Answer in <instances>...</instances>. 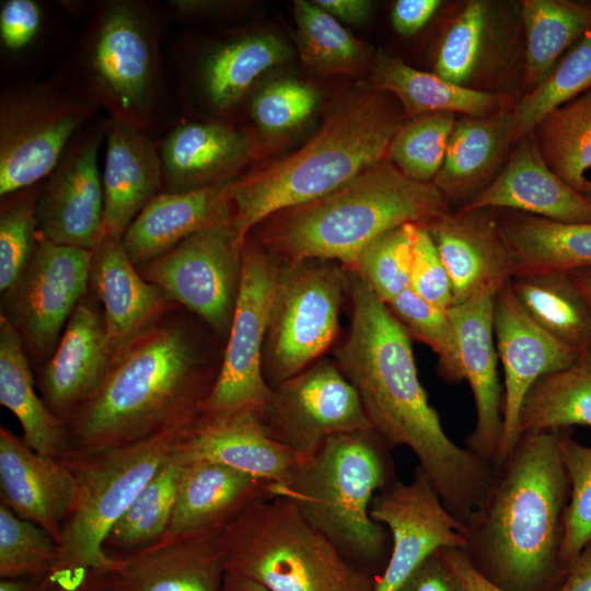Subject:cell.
<instances>
[{
	"instance_id": "obj_26",
	"label": "cell",
	"mask_w": 591,
	"mask_h": 591,
	"mask_svg": "<svg viewBox=\"0 0 591 591\" xmlns=\"http://www.w3.org/2000/svg\"><path fill=\"white\" fill-rule=\"evenodd\" d=\"M74 493V478L60 460L38 454L22 437L0 428V502L58 545Z\"/></svg>"
},
{
	"instance_id": "obj_35",
	"label": "cell",
	"mask_w": 591,
	"mask_h": 591,
	"mask_svg": "<svg viewBox=\"0 0 591 591\" xmlns=\"http://www.w3.org/2000/svg\"><path fill=\"white\" fill-rule=\"evenodd\" d=\"M0 403L16 417L23 440L35 452L61 459L71 451L65 422L35 392L21 336L3 314L0 315Z\"/></svg>"
},
{
	"instance_id": "obj_21",
	"label": "cell",
	"mask_w": 591,
	"mask_h": 591,
	"mask_svg": "<svg viewBox=\"0 0 591 591\" xmlns=\"http://www.w3.org/2000/svg\"><path fill=\"white\" fill-rule=\"evenodd\" d=\"M452 283L453 305L497 294L515 275L496 209L447 211L425 225Z\"/></svg>"
},
{
	"instance_id": "obj_45",
	"label": "cell",
	"mask_w": 591,
	"mask_h": 591,
	"mask_svg": "<svg viewBox=\"0 0 591 591\" xmlns=\"http://www.w3.org/2000/svg\"><path fill=\"white\" fill-rule=\"evenodd\" d=\"M413 227L414 223H405L376 236L347 269L366 282L385 304L409 289Z\"/></svg>"
},
{
	"instance_id": "obj_2",
	"label": "cell",
	"mask_w": 591,
	"mask_h": 591,
	"mask_svg": "<svg viewBox=\"0 0 591 591\" xmlns=\"http://www.w3.org/2000/svg\"><path fill=\"white\" fill-rule=\"evenodd\" d=\"M176 305L114 350L94 393L63 422L72 451L128 445L189 425L221 362Z\"/></svg>"
},
{
	"instance_id": "obj_8",
	"label": "cell",
	"mask_w": 591,
	"mask_h": 591,
	"mask_svg": "<svg viewBox=\"0 0 591 591\" xmlns=\"http://www.w3.org/2000/svg\"><path fill=\"white\" fill-rule=\"evenodd\" d=\"M184 429L96 452L71 450L58 459L71 472L76 493L62 525L56 563L42 582V591L109 564L111 556L104 551L107 534L174 453Z\"/></svg>"
},
{
	"instance_id": "obj_62",
	"label": "cell",
	"mask_w": 591,
	"mask_h": 591,
	"mask_svg": "<svg viewBox=\"0 0 591 591\" xmlns=\"http://www.w3.org/2000/svg\"><path fill=\"white\" fill-rule=\"evenodd\" d=\"M582 194L591 201V178L588 179Z\"/></svg>"
},
{
	"instance_id": "obj_14",
	"label": "cell",
	"mask_w": 591,
	"mask_h": 591,
	"mask_svg": "<svg viewBox=\"0 0 591 591\" xmlns=\"http://www.w3.org/2000/svg\"><path fill=\"white\" fill-rule=\"evenodd\" d=\"M278 260L247 236L242 276L216 382L200 413L260 414L270 393L263 373V348Z\"/></svg>"
},
{
	"instance_id": "obj_40",
	"label": "cell",
	"mask_w": 591,
	"mask_h": 591,
	"mask_svg": "<svg viewBox=\"0 0 591 591\" xmlns=\"http://www.w3.org/2000/svg\"><path fill=\"white\" fill-rule=\"evenodd\" d=\"M185 466L176 447L111 529L104 541L107 555L137 552L166 533Z\"/></svg>"
},
{
	"instance_id": "obj_3",
	"label": "cell",
	"mask_w": 591,
	"mask_h": 591,
	"mask_svg": "<svg viewBox=\"0 0 591 591\" xmlns=\"http://www.w3.org/2000/svg\"><path fill=\"white\" fill-rule=\"evenodd\" d=\"M563 429L520 436L494 466L486 501L467 525V549L507 591H537L560 565L570 484L559 450Z\"/></svg>"
},
{
	"instance_id": "obj_30",
	"label": "cell",
	"mask_w": 591,
	"mask_h": 591,
	"mask_svg": "<svg viewBox=\"0 0 591 591\" xmlns=\"http://www.w3.org/2000/svg\"><path fill=\"white\" fill-rule=\"evenodd\" d=\"M514 126L512 108L456 118L443 164L432 181L450 205H466L493 183L513 146Z\"/></svg>"
},
{
	"instance_id": "obj_31",
	"label": "cell",
	"mask_w": 591,
	"mask_h": 591,
	"mask_svg": "<svg viewBox=\"0 0 591 591\" xmlns=\"http://www.w3.org/2000/svg\"><path fill=\"white\" fill-rule=\"evenodd\" d=\"M90 290L103 306L114 350L178 305L140 275L125 251L123 236L104 235L93 251Z\"/></svg>"
},
{
	"instance_id": "obj_6",
	"label": "cell",
	"mask_w": 591,
	"mask_h": 591,
	"mask_svg": "<svg viewBox=\"0 0 591 591\" xmlns=\"http://www.w3.org/2000/svg\"><path fill=\"white\" fill-rule=\"evenodd\" d=\"M389 444L373 430L328 438L300 462L288 486L274 496L288 499L348 560L364 569L383 559L389 532L370 515L375 495L393 483Z\"/></svg>"
},
{
	"instance_id": "obj_60",
	"label": "cell",
	"mask_w": 591,
	"mask_h": 591,
	"mask_svg": "<svg viewBox=\"0 0 591 591\" xmlns=\"http://www.w3.org/2000/svg\"><path fill=\"white\" fill-rule=\"evenodd\" d=\"M569 275L591 310V269L573 270Z\"/></svg>"
},
{
	"instance_id": "obj_55",
	"label": "cell",
	"mask_w": 591,
	"mask_h": 591,
	"mask_svg": "<svg viewBox=\"0 0 591 591\" xmlns=\"http://www.w3.org/2000/svg\"><path fill=\"white\" fill-rule=\"evenodd\" d=\"M438 553L459 579L464 591H507L482 573L464 549L441 548Z\"/></svg>"
},
{
	"instance_id": "obj_16",
	"label": "cell",
	"mask_w": 591,
	"mask_h": 591,
	"mask_svg": "<svg viewBox=\"0 0 591 591\" xmlns=\"http://www.w3.org/2000/svg\"><path fill=\"white\" fill-rule=\"evenodd\" d=\"M93 252L38 234L33 255L3 294V314L33 355L53 354L80 300L90 289Z\"/></svg>"
},
{
	"instance_id": "obj_34",
	"label": "cell",
	"mask_w": 591,
	"mask_h": 591,
	"mask_svg": "<svg viewBox=\"0 0 591 591\" xmlns=\"http://www.w3.org/2000/svg\"><path fill=\"white\" fill-rule=\"evenodd\" d=\"M515 276L591 269V222L565 223L496 209Z\"/></svg>"
},
{
	"instance_id": "obj_24",
	"label": "cell",
	"mask_w": 591,
	"mask_h": 591,
	"mask_svg": "<svg viewBox=\"0 0 591 591\" xmlns=\"http://www.w3.org/2000/svg\"><path fill=\"white\" fill-rule=\"evenodd\" d=\"M496 296L448 309L456 334L462 379L468 383L476 407V425L467 448L493 467L503 426V389L498 378L494 332Z\"/></svg>"
},
{
	"instance_id": "obj_18",
	"label": "cell",
	"mask_w": 591,
	"mask_h": 591,
	"mask_svg": "<svg viewBox=\"0 0 591 591\" xmlns=\"http://www.w3.org/2000/svg\"><path fill=\"white\" fill-rule=\"evenodd\" d=\"M105 121L84 125L71 139L36 202L38 234L93 252L104 237V196L99 152Z\"/></svg>"
},
{
	"instance_id": "obj_47",
	"label": "cell",
	"mask_w": 591,
	"mask_h": 591,
	"mask_svg": "<svg viewBox=\"0 0 591 591\" xmlns=\"http://www.w3.org/2000/svg\"><path fill=\"white\" fill-rule=\"evenodd\" d=\"M57 542L37 524L23 520L0 502V577L42 582L57 559Z\"/></svg>"
},
{
	"instance_id": "obj_61",
	"label": "cell",
	"mask_w": 591,
	"mask_h": 591,
	"mask_svg": "<svg viewBox=\"0 0 591 591\" xmlns=\"http://www.w3.org/2000/svg\"><path fill=\"white\" fill-rule=\"evenodd\" d=\"M88 572L82 573L68 582L48 588L44 591H93L88 580Z\"/></svg>"
},
{
	"instance_id": "obj_46",
	"label": "cell",
	"mask_w": 591,
	"mask_h": 591,
	"mask_svg": "<svg viewBox=\"0 0 591 591\" xmlns=\"http://www.w3.org/2000/svg\"><path fill=\"white\" fill-rule=\"evenodd\" d=\"M410 338L429 346L438 356L439 374L447 382L462 381L456 334L448 310L439 308L410 289L386 304Z\"/></svg>"
},
{
	"instance_id": "obj_11",
	"label": "cell",
	"mask_w": 591,
	"mask_h": 591,
	"mask_svg": "<svg viewBox=\"0 0 591 591\" xmlns=\"http://www.w3.org/2000/svg\"><path fill=\"white\" fill-rule=\"evenodd\" d=\"M92 112V101L50 83L5 93L0 102L1 198L43 182Z\"/></svg>"
},
{
	"instance_id": "obj_10",
	"label": "cell",
	"mask_w": 591,
	"mask_h": 591,
	"mask_svg": "<svg viewBox=\"0 0 591 591\" xmlns=\"http://www.w3.org/2000/svg\"><path fill=\"white\" fill-rule=\"evenodd\" d=\"M83 63L92 102L144 130L159 78L152 14L135 2L105 4L90 26Z\"/></svg>"
},
{
	"instance_id": "obj_39",
	"label": "cell",
	"mask_w": 591,
	"mask_h": 591,
	"mask_svg": "<svg viewBox=\"0 0 591 591\" xmlns=\"http://www.w3.org/2000/svg\"><path fill=\"white\" fill-rule=\"evenodd\" d=\"M591 427V347L569 367L541 376L520 407L519 436Z\"/></svg>"
},
{
	"instance_id": "obj_28",
	"label": "cell",
	"mask_w": 591,
	"mask_h": 591,
	"mask_svg": "<svg viewBox=\"0 0 591 591\" xmlns=\"http://www.w3.org/2000/svg\"><path fill=\"white\" fill-rule=\"evenodd\" d=\"M159 153L164 192L178 193L236 178L251 159L252 143L224 123H184L169 132Z\"/></svg>"
},
{
	"instance_id": "obj_33",
	"label": "cell",
	"mask_w": 591,
	"mask_h": 591,
	"mask_svg": "<svg viewBox=\"0 0 591 591\" xmlns=\"http://www.w3.org/2000/svg\"><path fill=\"white\" fill-rule=\"evenodd\" d=\"M371 81L373 89L395 96L406 118L434 112L488 116L511 109L515 103L509 93L459 86L433 72L417 70L384 50L373 57Z\"/></svg>"
},
{
	"instance_id": "obj_49",
	"label": "cell",
	"mask_w": 591,
	"mask_h": 591,
	"mask_svg": "<svg viewBox=\"0 0 591 591\" xmlns=\"http://www.w3.org/2000/svg\"><path fill=\"white\" fill-rule=\"evenodd\" d=\"M42 183V182H40ZM40 183L2 198L0 209V291L16 281L35 250L36 202Z\"/></svg>"
},
{
	"instance_id": "obj_57",
	"label": "cell",
	"mask_w": 591,
	"mask_h": 591,
	"mask_svg": "<svg viewBox=\"0 0 591 591\" xmlns=\"http://www.w3.org/2000/svg\"><path fill=\"white\" fill-rule=\"evenodd\" d=\"M556 591H591V538L570 565Z\"/></svg>"
},
{
	"instance_id": "obj_23",
	"label": "cell",
	"mask_w": 591,
	"mask_h": 591,
	"mask_svg": "<svg viewBox=\"0 0 591 591\" xmlns=\"http://www.w3.org/2000/svg\"><path fill=\"white\" fill-rule=\"evenodd\" d=\"M97 303L89 291L80 300L38 379L44 403L62 421L94 393L114 354Z\"/></svg>"
},
{
	"instance_id": "obj_1",
	"label": "cell",
	"mask_w": 591,
	"mask_h": 591,
	"mask_svg": "<svg viewBox=\"0 0 591 591\" xmlns=\"http://www.w3.org/2000/svg\"><path fill=\"white\" fill-rule=\"evenodd\" d=\"M346 271L351 322L334 361L373 430L390 448L413 451L447 509L467 526L486 501L494 467L448 437L418 378L410 336L368 285Z\"/></svg>"
},
{
	"instance_id": "obj_20",
	"label": "cell",
	"mask_w": 591,
	"mask_h": 591,
	"mask_svg": "<svg viewBox=\"0 0 591 591\" xmlns=\"http://www.w3.org/2000/svg\"><path fill=\"white\" fill-rule=\"evenodd\" d=\"M494 332L505 375L503 426L496 466L509 455L520 438L519 412L528 391L541 376L572 364L581 351L538 326L519 303L511 281L496 296Z\"/></svg>"
},
{
	"instance_id": "obj_52",
	"label": "cell",
	"mask_w": 591,
	"mask_h": 591,
	"mask_svg": "<svg viewBox=\"0 0 591 591\" xmlns=\"http://www.w3.org/2000/svg\"><path fill=\"white\" fill-rule=\"evenodd\" d=\"M44 12L35 0H5L0 7V43L5 53L28 49L38 38Z\"/></svg>"
},
{
	"instance_id": "obj_29",
	"label": "cell",
	"mask_w": 591,
	"mask_h": 591,
	"mask_svg": "<svg viewBox=\"0 0 591 591\" xmlns=\"http://www.w3.org/2000/svg\"><path fill=\"white\" fill-rule=\"evenodd\" d=\"M236 178L202 188L155 195L123 235L137 266L170 251L197 231L232 218L230 190Z\"/></svg>"
},
{
	"instance_id": "obj_19",
	"label": "cell",
	"mask_w": 591,
	"mask_h": 591,
	"mask_svg": "<svg viewBox=\"0 0 591 591\" xmlns=\"http://www.w3.org/2000/svg\"><path fill=\"white\" fill-rule=\"evenodd\" d=\"M221 529L164 534L88 572L93 591H222L227 573Z\"/></svg>"
},
{
	"instance_id": "obj_42",
	"label": "cell",
	"mask_w": 591,
	"mask_h": 591,
	"mask_svg": "<svg viewBox=\"0 0 591 591\" xmlns=\"http://www.w3.org/2000/svg\"><path fill=\"white\" fill-rule=\"evenodd\" d=\"M293 15L300 58L318 74H356L371 61V49L314 1L296 0Z\"/></svg>"
},
{
	"instance_id": "obj_43",
	"label": "cell",
	"mask_w": 591,
	"mask_h": 591,
	"mask_svg": "<svg viewBox=\"0 0 591 591\" xmlns=\"http://www.w3.org/2000/svg\"><path fill=\"white\" fill-rule=\"evenodd\" d=\"M591 90V31L561 57L546 80L514 103L513 144L552 111Z\"/></svg>"
},
{
	"instance_id": "obj_51",
	"label": "cell",
	"mask_w": 591,
	"mask_h": 591,
	"mask_svg": "<svg viewBox=\"0 0 591 591\" xmlns=\"http://www.w3.org/2000/svg\"><path fill=\"white\" fill-rule=\"evenodd\" d=\"M409 289L424 300L442 308L453 305L452 283L436 244L424 224L413 227V260Z\"/></svg>"
},
{
	"instance_id": "obj_44",
	"label": "cell",
	"mask_w": 591,
	"mask_h": 591,
	"mask_svg": "<svg viewBox=\"0 0 591 591\" xmlns=\"http://www.w3.org/2000/svg\"><path fill=\"white\" fill-rule=\"evenodd\" d=\"M456 118L451 112L405 118L390 142L386 159L406 176L432 183L443 164Z\"/></svg>"
},
{
	"instance_id": "obj_59",
	"label": "cell",
	"mask_w": 591,
	"mask_h": 591,
	"mask_svg": "<svg viewBox=\"0 0 591 591\" xmlns=\"http://www.w3.org/2000/svg\"><path fill=\"white\" fill-rule=\"evenodd\" d=\"M0 591H42V580L34 578H1Z\"/></svg>"
},
{
	"instance_id": "obj_50",
	"label": "cell",
	"mask_w": 591,
	"mask_h": 591,
	"mask_svg": "<svg viewBox=\"0 0 591 591\" xmlns=\"http://www.w3.org/2000/svg\"><path fill=\"white\" fill-rule=\"evenodd\" d=\"M317 102L318 94L313 86L283 79L260 90L253 100L252 115L264 132L281 134L305 121Z\"/></svg>"
},
{
	"instance_id": "obj_38",
	"label": "cell",
	"mask_w": 591,
	"mask_h": 591,
	"mask_svg": "<svg viewBox=\"0 0 591 591\" xmlns=\"http://www.w3.org/2000/svg\"><path fill=\"white\" fill-rule=\"evenodd\" d=\"M511 288L523 310L549 335L579 351L591 347V310L569 273L519 275Z\"/></svg>"
},
{
	"instance_id": "obj_32",
	"label": "cell",
	"mask_w": 591,
	"mask_h": 591,
	"mask_svg": "<svg viewBox=\"0 0 591 591\" xmlns=\"http://www.w3.org/2000/svg\"><path fill=\"white\" fill-rule=\"evenodd\" d=\"M270 495L267 484L230 466L210 461L186 462L165 534L222 529Z\"/></svg>"
},
{
	"instance_id": "obj_56",
	"label": "cell",
	"mask_w": 591,
	"mask_h": 591,
	"mask_svg": "<svg viewBox=\"0 0 591 591\" xmlns=\"http://www.w3.org/2000/svg\"><path fill=\"white\" fill-rule=\"evenodd\" d=\"M314 2L337 21L351 25L366 23L373 11V2L368 0H315Z\"/></svg>"
},
{
	"instance_id": "obj_17",
	"label": "cell",
	"mask_w": 591,
	"mask_h": 591,
	"mask_svg": "<svg viewBox=\"0 0 591 591\" xmlns=\"http://www.w3.org/2000/svg\"><path fill=\"white\" fill-rule=\"evenodd\" d=\"M370 515L386 528L392 543L374 591H397L422 561L441 548L467 547V526L447 509L420 466L409 483L394 480L379 491Z\"/></svg>"
},
{
	"instance_id": "obj_9",
	"label": "cell",
	"mask_w": 591,
	"mask_h": 591,
	"mask_svg": "<svg viewBox=\"0 0 591 591\" xmlns=\"http://www.w3.org/2000/svg\"><path fill=\"white\" fill-rule=\"evenodd\" d=\"M345 290L347 271L337 262L278 260L263 348L270 387L317 361L332 345Z\"/></svg>"
},
{
	"instance_id": "obj_7",
	"label": "cell",
	"mask_w": 591,
	"mask_h": 591,
	"mask_svg": "<svg viewBox=\"0 0 591 591\" xmlns=\"http://www.w3.org/2000/svg\"><path fill=\"white\" fill-rule=\"evenodd\" d=\"M220 536L227 571L269 591H374L376 578L348 560L283 497L257 500Z\"/></svg>"
},
{
	"instance_id": "obj_13",
	"label": "cell",
	"mask_w": 591,
	"mask_h": 591,
	"mask_svg": "<svg viewBox=\"0 0 591 591\" xmlns=\"http://www.w3.org/2000/svg\"><path fill=\"white\" fill-rule=\"evenodd\" d=\"M243 247L231 218L197 231L137 269L174 303L227 338L241 282Z\"/></svg>"
},
{
	"instance_id": "obj_25",
	"label": "cell",
	"mask_w": 591,
	"mask_h": 591,
	"mask_svg": "<svg viewBox=\"0 0 591 591\" xmlns=\"http://www.w3.org/2000/svg\"><path fill=\"white\" fill-rule=\"evenodd\" d=\"M513 146L493 183L459 209H500L557 222H591V201L551 170L533 132Z\"/></svg>"
},
{
	"instance_id": "obj_41",
	"label": "cell",
	"mask_w": 591,
	"mask_h": 591,
	"mask_svg": "<svg viewBox=\"0 0 591 591\" xmlns=\"http://www.w3.org/2000/svg\"><path fill=\"white\" fill-rule=\"evenodd\" d=\"M532 132L551 170L583 193L591 170V90L548 113Z\"/></svg>"
},
{
	"instance_id": "obj_36",
	"label": "cell",
	"mask_w": 591,
	"mask_h": 591,
	"mask_svg": "<svg viewBox=\"0 0 591 591\" xmlns=\"http://www.w3.org/2000/svg\"><path fill=\"white\" fill-rule=\"evenodd\" d=\"M524 38L520 95L540 86L561 57L591 31V1L522 0Z\"/></svg>"
},
{
	"instance_id": "obj_22",
	"label": "cell",
	"mask_w": 591,
	"mask_h": 591,
	"mask_svg": "<svg viewBox=\"0 0 591 591\" xmlns=\"http://www.w3.org/2000/svg\"><path fill=\"white\" fill-rule=\"evenodd\" d=\"M177 451L185 462L210 461L248 474L271 495L289 485L300 463L253 410L200 413L183 430Z\"/></svg>"
},
{
	"instance_id": "obj_58",
	"label": "cell",
	"mask_w": 591,
	"mask_h": 591,
	"mask_svg": "<svg viewBox=\"0 0 591 591\" xmlns=\"http://www.w3.org/2000/svg\"><path fill=\"white\" fill-rule=\"evenodd\" d=\"M222 591H269L260 583H257L251 579L234 575L232 572L225 573Z\"/></svg>"
},
{
	"instance_id": "obj_4",
	"label": "cell",
	"mask_w": 591,
	"mask_h": 591,
	"mask_svg": "<svg viewBox=\"0 0 591 591\" xmlns=\"http://www.w3.org/2000/svg\"><path fill=\"white\" fill-rule=\"evenodd\" d=\"M405 118L394 95L372 88L337 108L302 148L236 178L230 199L240 241L270 216L320 199L385 159Z\"/></svg>"
},
{
	"instance_id": "obj_15",
	"label": "cell",
	"mask_w": 591,
	"mask_h": 591,
	"mask_svg": "<svg viewBox=\"0 0 591 591\" xmlns=\"http://www.w3.org/2000/svg\"><path fill=\"white\" fill-rule=\"evenodd\" d=\"M259 415L268 433L300 462L331 437L373 429L356 389L326 359L270 387Z\"/></svg>"
},
{
	"instance_id": "obj_53",
	"label": "cell",
	"mask_w": 591,
	"mask_h": 591,
	"mask_svg": "<svg viewBox=\"0 0 591 591\" xmlns=\"http://www.w3.org/2000/svg\"><path fill=\"white\" fill-rule=\"evenodd\" d=\"M397 591H464L439 553L422 561Z\"/></svg>"
},
{
	"instance_id": "obj_48",
	"label": "cell",
	"mask_w": 591,
	"mask_h": 591,
	"mask_svg": "<svg viewBox=\"0 0 591 591\" xmlns=\"http://www.w3.org/2000/svg\"><path fill=\"white\" fill-rule=\"evenodd\" d=\"M559 450L570 484L560 548V565L567 572L591 538V445L578 442L563 429Z\"/></svg>"
},
{
	"instance_id": "obj_54",
	"label": "cell",
	"mask_w": 591,
	"mask_h": 591,
	"mask_svg": "<svg viewBox=\"0 0 591 591\" xmlns=\"http://www.w3.org/2000/svg\"><path fill=\"white\" fill-rule=\"evenodd\" d=\"M441 0H397L392 5L391 24L402 36L424 28L442 7Z\"/></svg>"
},
{
	"instance_id": "obj_5",
	"label": "cell",
	"mask_w": 591,
	"mask_h": 591,
	"mask_svg": "<svg viewBox=\"0 0 591 591\" xmlns=\"http://www.w3.org/2000/svg\"><path fill=\"white\" fill-rule=\"evenodd\" d=\"M450 206L432 183L385 158L333 193L267 218L258 243L277 260L326 259L349 269L376 236L405 223L426 225Z\"/></svg>"
},
{
	"instance_id": "obj_12",
	"label": "cell",
	"mask_w": 591,
	"mask_h": 591,
	"mask_svg": "<svg viewBox=\"0 0 591 591\" xmlns=\"http://www.w3.org/2000/svg\"><path fill=\"white\" fill-rule=\"evenodd\" d=\"M523 51L521 1L466 0L444 20L432 72L462 88L509 93L511 80L521 78Z\"/></svg>"
},
{
	"instance_id": "obj_27",
	"label": "cell",
	"mask_w": 591,
	"mask_h": 591,
	"mask_svg": "<svg viewBox=\"0 0 591 591\" xmlns=\"http://www.w3.org/2000/svg\"><path fill=\"white\" fill-rule=\"evenodd\" d=\"M104 235L123 236L162 186L159 149L143 129L109 116L105 120L102 171Z\"/></svg>"
},
{
	"instance_id": "obj_37",
	"label": "cell",
	"mask_w": 591,
	"mask_h": 591,
	"mask_svg": "<svg viewBox=\"0 0 591 591\" xmlns=\"http://www.w3.org/2000/svg\"><path fill=\"white\" fill-rule=\"evenodd\" d=\"M289 56L287 44L275 35H248L218 44L201 61L206 97L217 109H228L242 100L262 73Z\"/></svg>"
}]
</instances>
